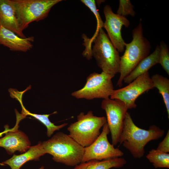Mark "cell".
I'll use <instances>...</instances> for the list:
<instances>
[{
	"label": "cell",
	"mask_w": 169,
	"mask_h": 169,
	"mask_svg": "<svg viewBox=\"0 0 169 169\" xmlns=\"http://www.w3.org/2000/svg\"><path fill=\"white\" fill-rule=\"evenodd\" d=\"M164 133L163 130L155 125H151L147 130L139 128L135 124L127 111L118 143L128 150L134 158H140L144 155L146 144L161 137Z\"/></svg>",
	"instance_id": "obj_1"
},
{
	"label": "cell",
	"mask_w": 169,
	"mask_h": 169,
	"mask_svg": "<svg viewBox=\"0 0 169 169\" xmlns=\"http://www.w3.org/2000/svg\"><path fill=\"white\" fill-rule=\"evenodd\" d=\"M46 153L51 155L56 162L75 166L81 162L84 147L69 135L59 132L49 139L42 142Z\"/></svg>",
	"instance_id": "obj_2"
},
{
	"label": "cell",
	"mask_w": 169,
	"mask_h": 169,
	"mask_svg": "<svg viewBox=\"0 0 169 169\" xmlns=\"http://www.w3.org/2000/svg\"><path fill=\"white\" fill-rule=\"evenodd\" d=\"M132 40L125 43V49L120 57V75L117 85L121 87L124 79L143 59L149 55L151 44L144 37L141 21L132 31Z\"/></svg>",
	"instance_id": "obj_3"
},
{
	"label": "cell",
	"mask_w": 169,
	"mask_h": 169,
	"mask_svg": "<svg viewBox=\"0 0 169 169\" xmlns=\"http://www.w3.org/2000/svg\"><path fill=\"white\" fill-rule=\"evenodd\" d=\"M91 41L94 43L91 49L92 56L102 71L113 78L119 73L120 57L119 52L102 28L95 33Z\"/></svg>",
	"instance_id": "obj_4"
},
{
	"label": "cell",
	"mask_w": 169,
	"mask_h": 169,
	"mask_svg": "<svg viewBox=\"0 0 169 169\" xmlns=\"http://www.w3.org/2000/svg\"><path fill=\"white\" fill-rule=\"evenodd\" d=\"M107 122L105 116H95L92 111L85 114L81 112L77 116V121L68 127L69 136L84 147L91 145L100 134V130Z\"/></svg>",
	"instance_id": "obj_5"
},
{
	"label": "cell",
	"mask_w": 169,
	"mask_h": 169,
	"mask_svg": "<svg viewBox=\"0 0 169 169\" xmlns=\"http://www.w3.org/2000/svg\"><path fill=\"white\" fill-rule=\"evenodd\" d=\"M21 30L34 21L46 18L52 7L61 0H11Z\"/></svg>",
	"instance_id": "obj_6"
},
{
	"label": "cell",
	"mask_w": 169,
	"mask_h": 169,
	"mask_svg": "<svg viewBox=\"0 0 169 169\" xmlns=\"http://www.w3.org/2000/svg\"><path fill=\"white\" fill-rule=\"evenodd\" d=\"M112 78L102 71L100 74L94 72L87 77L86 83L82 89L72 92L71 95L78 99L91 100L109 98L114 90Z\"/></svg>",
	"instance_id": "obj_7"
},
{
	"label": "cell",
	"mask_w": 169,
	"mask_h": 169,
	"mask_svg": "<svg viewBox=\"0 0 169 169\" xmlns=\"http://www.w3.org/2000/svg\"><path fill=\"white\" fill-rule=\"evenodd\" d=\"M110 130L106 122L103 126L101 132L97 139L90 146L84 147L81 162L92 160L100 161L121 157L123 152L109 142L107 136Z\"/></svg>",
	"instance_id": "obj_8"
},
{
	"label": "cell",
	"mask_w": 169,
	"mask_h": 169,
	"mask_svg": "<svg viewBox=\"0 0 169 169\" xmlns=\"http://www.w3.org/2000/svg\"><path fill=\"white\" fill-rule=\"evenodd\" d=\"M101 108L106 113L107 123L111 135L112 144L116 146L119 143L128 109L122 101L110 98L103 99Z\"/></svg>",
	"instance_id": "obj_9"
},
{
	"label": "cell",
	"mask_w": 169,
	"mask_h": 169,
	"mask_svg": "<svg viewBox=\"0 0 169 169\" xmlns=\"http://www.w3.org/2000/svg\"><path fill=\"white\" fill-rule=\"evenodd\" d=\"M148 71L139 76L125 87L114 90L110 98L119 100L124 102L127 109L135 108V101L142 94L153 88Z\"/></svg>",
	"instance_id": "obj_10"
},
{
	"label": "cell",
	"mask_w": 169,
	"mask_h": 169,
	"mask_svg": "<svg viewBox=\"0 0 169 169\" xmlns=\"http://www.w3.org/2000/svg\"><path fill=\"white\" fill-rule=\"evenodd\" d=\"M103 11L105 18L103 27L113 45L119 52L122 53L125 50L126 43L122 37L121 28L123 26L128 28L130 22L125 17L114 13L109 5L105 6Z\"/></svg>",
	"instance_id": "obj_11"
},
{
	"label": "cell",
	"mask_w": 169,
	"mask_h": 169,
	"mask_svg": "<svg viewBox=\"0 0 169 169\" xmlns=\"http://www.w3.org/2000/svg\"><path fill=\"white\" fill-rule=\"evenodd\" d=\"M24 117L23 115H19L14 127L5 133L3 137L0 138V147L4 148L9 155L16 151L23 153L31 146V143L27 136L18 130V124Z\"/></svg>",
	"instance_id": "obj_12"
},
{
	"label": "cell",
	"mask_w": 169,
	"mask_h": 169,
	"mask_svg": "<svg viewBox=\"0 0 169 169\" xmlns=\"http://www.w3.org/2000/svg\"><path fill=\"white\" fill-rule=\"evenodd\" d=\"M34 41L33 37L21 38L0 24V44L8 48L10 50L27 52L32 48V43Z\"/></svg>",
	"instance_id": "obj_13"
},
{
	"label": "cell",
	"mask_w": 169,
	"mask_h": 169,
	"mask_svg": "<svg viewBox=\"0 0 169 169\" xmlns=\"http://www.w3.org/2000/svg\"><path fill=\"white\" fill-rule=\"evenodd\" d=\"M0 23L19 37L26 38L20 28L11 0H0Z\"/></svg>",
	"instance_id": "obj_14"
},
{
	"label": "cell",
	"mask_w": 169,
	"mask_h": 169,
	"mask_svg": "<svg viewBox=\"0 0 169 169\" xmlns=\"http://www.w3.org/2000/svg\"><path fill=\"white\" fill-rule=\"evenodd\" d=\"M45 154L42 142H39L37 145L30 146L26 152L21 155H14L1 164L9 166L11 169H20L27 161L39 160L40 157Z\"/></svg>",
	"instance_id": "obj_15"
},
{
	"label": "cell",
	"mask_w": 169,
	"mask_h": 169,
	"mask_svg": "<svg viewBox=\"0 0 169 169\" xmlns=\"http://www.w3.org/2000/svg\"><path fill=\"white\" fill-rule=\"evenodd\" d=\"M160 46L157 45L154 52L142 60L136 67L124 79L123 82L129 84L146 72L151 67L159 64Z\"/></svg>",
	"instance_id": "obj_16"
},
{
	"label": "cell",
	"mask_w": 169,
	"mask_h": 169,
	"mask_svg": "<svg viewBox=\"0 0 169 169\" xmlns=\"http://www.w3.org/2000/svg\"><path fill=\"white\" fill-rule=\"evenodd\" d=\"M124 158L119 157L101 161L92 160L81 162L72 169H110L112 168H120L126 164Z\"/></svg>",
	"instance_id": "obj_17"
},
{
	"label": "cell",
	"mask_w": 169,
	"mask_h": 169,
	"mask_svg": "<svg viewBox=\"0 0 169 169\" xmlns=\"http://www.w3.org/2000/svg\"><path fill=\"white\" fill-rule=\"evenodd\" d=\"M154 87L156 88L162 97L169 118V79L158 74L151 77Z\"/></svg>",
	"instance_id": "obj_18"
},
{
	"label": "cell",
	"mask_w": 169,
	"mask_h": 169,
	"mask_svg": "<svg viewBox=\"0 0 169 169\" xmlns=\"http://www.w3.org/2000/svg\"><path fill=\"white\" fill-rule=\"evenodd\" d=\"M22 106L23 115L32 116L39 120L46 126L47 129V135L49 137H50L55 131L59 130L68 125L67 123H64L59 125H55L51 122L49 118V116L52 114L38 115L32 113L26 110L22 105Z\"/></svg>",
	"instance_id": "obj_19"
},
{
	"label": "cell",
	"mask_w": 169,
	"mask_h": 169,
	"mask_svg": "<svg viewBox=\"0 0 169 169\" xmlns=\"http://www.w3.org/2000/svg\"><path fill=\"white\" fill-rule=\"evenodd\" d=\"M146 158L155 168H169V154L158 149L150 151Z\"/></svg>",
	"instance_id": "obj_20"
},
{
	"label": "cell",
	"mask_w": 169,
	"mask_h": 169,
	"mask_svg": "<svg viewBox=\"0 0 169 169\" xmlns=\"http://www.w3.org/2000/svg\"><path fill=\"white\" fill-rule=\"evenodd\" d=\"M159 63L162 68L169 75V52L166 44L163 41L160 42Z\"/></svg>",
	"instance_id": "obj_21"
},
{
	"label": "cell",
	"mask_w": 169,
	"mask_h": 169,
	"mask_svg": "<svg viewBox=\"0 0 169 169\" xmlns=\"http://www.w3.org/2000/svg\"><path fill=\"white\" fill-rule=\"evenodd\" d=\"M133 8L130 0H120L117 14L125 17L128 15L134 17L136 13Z\"/></svg>",
	"instance_id": "obj_22"
},
{
	"label": "cell",
	"mask_w": 169,
	"mask_h": 169,
	"mask_svg": "<svg viewBox=\"0 0 169 169\" xmlns=\"http://www.w3.org/2000/svg\"><path fill=\"white\" fill-rule=\"evenodd\" d=\"M80 1L89 8L95 15L97 22V28L95 33L98 32L100 28L103 27L104 23L96 8L95 1L81 0Z\"/></svg>",
	"instance_id": "obj_23"
},
{
	"label": "cell",
	"mask_w": 169,
	"mask_h": 169,
	"mask_svg": "<svg viewBox=\"0 0 169 169\" xmlns=\"http://www.w3.org/2000/svg\"><path fill=\"white\" fill-rule=\"evenodd\" d=\"M166 153L169 152V130L163 140L159 144L157 149Z\"/></svg>",
	"instance_id": "obj_24"
},
{
	"label": "cell",
	"mask_w": 169,
	"mask_h": 169,
	"mask_svg": "<svg viewBox=\"0 0 169 169\" xmlns=\"http://www.w3.org/2000/svg\"><path fill=\"white\" fill-rule=\"evenodd\" d=\"M4 127H5L4 130L3 132H0V137H2L3 134L6 133L7 132L11 130L12 129V128L9 129V126L8 125H5L4 126Z\"/></svg>",
	"instance_id": "obj_25"
},
{
	"label": "cell",
	"mask_w": 169,
	"mask_h": 169,
	"mask_svg": "<svg viewBox=\"0 0 169 169\" xmlns=\"http://www.w3.org/2000/svg\"><path fill=\"white\" fill-rule=\"evenodd\" d=\"M39 169H44V167L42 166Z\"/></svg>",
	"instance_id": "obj_26"
},
{
	"label": "cell",
	"mask_w": 169,
	"mask_h": 169,
	"mask_svg": "<svg viewBox=\"0 0 169 169\" xmlns=\"http://www.w3.org/2000/svg\"></svg>",
	"instance_id": "obj_27"
}]
</instances>
